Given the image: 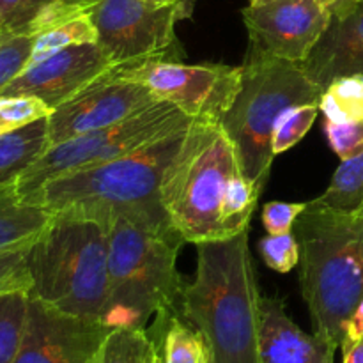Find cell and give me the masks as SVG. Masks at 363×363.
<instances>
[{
    "instance_id": "cell-5",
    "label": "cell",
    "mask_w": 363,
    "mask_h": 363,
    "mask_svg": "<svg viewBox=\"0 0 363 363\" xmlns=\"http://www.w3.org/2000/svg\"><path fill=\"white\" fill-rule=\"evenodd\" d=\"M184 243L177 230L142 227L124 216L110 225V298L101 323L110 330H145L149 319L177 314L183 279L177 252Z\"/></svg>"
},
{
    "instance_id": "cell-16",
    "label": "cell",
    "mask_w": 363,
    "mask_h": 363,
    "mask_svg": "<svg viewBox=\"0 0 363 363\" xmlns=\"http://www.w3.org/2000/svg\"><path fill=\"white\" fill-rule=\"evenodd\" d=\"M301 67L323 91L337 78L363 77V0L346 16L332 18Z\"/></svg>"
},
{
    "instance_id": "cell-40",
    "label": "cell",
    "mask_w": 363,
    "mask_h": 363,
    "mask_svg": "<svg viewBox=\"0 0 363 363\" xmlns=\"http://www.w3.org/2000/svg\"><path fill=\"white\" fill-rule=\"evenodd\" d=\"M360 215H363V209H362V213H360Z\"/></svg>"
},
{
    "instance_id": "cell-38",
    "label": "cell",
    "mask_w": 363,
    "mask_h": 363,
    "mask_svg": "<svg viewBox=\"0 0 363 363\" xmlns=\"http://www.w3.org/2000/svg\"><path fill=\"white\" fill-rule=\"evenodd\" d=\"M145 2H152V4H160V6H167V4H176L179 0H145Z\"/></svg>"
},
{
    "instance_id": "cell-10",
    "label": "cell",
    "mask_w": 363,
    "mask_h": 363,
    "mask_svg": "<svg viewBox=\"0 0 363 363\" xmlns=\"http://www.w3.org/2000/svg\"><path fill=\"white\" fill-rule=\"evenodd\" d=\"M116 77L144 84L158 101L177 106L194 121L222 123L243 84V66L183 60H138L116 64Z\"/></svg>"
},
{
    "instance_id": "cell-25",
    "label": "cell",
    "mask_w": 363,
    "mask_h": 363,
    "mask_svg": "<svg viewBox=\"0 0 363 363\" xmlns=\"http://www.w3.org/2000/svg\"><path fill=\"white\" fill-rule=\"evenodd\" d=\"M28 293L0 294V363H14L23 340L28 314Z\"/></svg>"
},
{
    "instance_id": "cell-21",
    "label": "cell",
    "mask_w": 363,
    "mask_h": 363,
    "mask_svg": "<svg viewBox=\"0 0 363 363\" xmlns=\"http://www.w3.org/2000/svg\"><path fill=\"white\" fill-rule=\"evenodd\" d=\"M92 2L94 0H27L16 23L13 25L11 35L35 38L48 28L87 13Z\"/></svg>"
},
{
    "instance_id": "cell-14",
    "label": "cell",
    "mask_w": 363,
    "mask_h": 363,
    "mask_svg": "<svg viewBox=\"0 0 363 363\" xmlns=\"http://www.w3.org/2000/svg\"><path fill=\"white\" fill-rule=\"evenodd\" d=\"M113 66L112 57L98 43L71 46L25 67L0 96H35L55 110Z\"/></svg>"
},
{
    "instance_id": "cell-11",
    "label": "cell",
    "mask_w": 363,
    "mask_h": 363,
    "mask_svg": "<svg viewBox=\"0 0 363 363\" xmlns=\"http://www.w3.org/2000/svg\"><path fill=\"white\" fill-rule=\"evenodd\" d=\"M248 53L301 64L332 21L323 0H250L241 9Z\"/></svg>"
},
{
    "instance_id": "cell-28",
    "label": "cell",
    "mask_w": 363,
    "mask_h": 363,
    "mask_svg": "<svg viewBox=\"0 0 363 363\" xmlns=\"http://www.w3.org/2000/svg\"><path fill=\"white\" fill-rule=\"evenodd\" d=\"M32 243L21 247L0 250V294L7 293H30L32 277L28 257H30Z\"/></svg>"
},
{
    "instance_id": "cell-17",
    "label": "cell",
    "mask_w": 363,
    "mask_h": 363,
    "mask_svg": "<svg viewBox=\"0 0 363 363\" xmlns=\"http://www.w3.org/2000/svg\"><path fill=\"white\" fill-rule=\"evenodd\" d=\"M52 218V211L20 197L16 181L0 186V250L35 241Z\"/></svg>"
},
{
    "instance_id": "cell-29",
    "label": "cell",
    "mask_w": 363,
    "mask_h": 363,
    "mask_svg": "<svg viewBox=\"0 0 363 363\" xmlns=\"http://www.w3.org/2000/svg\"><path fill=\"white\" fill-rule=\"evenodd\" d=\"M259 254L273 272L289 273L300 264V243L296 234H268L259 241Z\"/></svg>"
},
{
    "instance_id": "cell-6",
    "label": "cell",
    "mask_w": 363,
    "mask_h": 363,
    "mask_svg": "<svg viewBox=\"0 0 363 363\" xmlns=\"http://www.w3.org/2000/svg\"><path fill=\"white\" fill-rule=\"evenodd\" d=\"M240 172L236 149L222 124L194 121L162 181L163 208L184 241L227 240L222 209L227 188Z\"/></svg>"
},
{
    "instance_id": "cell-20",
    "label": "cell",
    "mask_w": 363,
    "mask_h": 363,
    "mask_svg": "<svg viewBox=\"0 0 363 363\" xmlns=\"http://www.w3.org/2000/svg\"><path fill=\"white\" fill-rule=\"evenodd\" d=\"M312 202L344 215H360L363 209V152L354 158L342 160L325 194Z\"/></svg>"
},
{
    "instance_id": "cell-1",
    "label": "cell",
    "mask_w": 363,
    "mask_h": 363,
    "mask_svg": "<svg viewBox=\"0 0 363 363\" xmlns=\"http://www.w3.org/2000/svg\"><path fill=\"white\" fill-rule=\"evenodd\" d=\"M195 247L197 272L184 284L177 314L206 337L211 363H259L262 298L248 229Z\"/></svg>"
},
{
    "instance_id": "cell-31",
    "label": "cell",
    "mask_w": 363,
    "mask_h": 363,
    "mask_svg": "<svg viewBox=\"0 0 363 363\" xmlns=\"http://www.w3.org/2000/svg\"><path fill=\"white\" fill-rule=\"evenodd\" d=\"M326 138L330 147L342 160L354 158L363 152V121L362 123H326Z\"/></svg>"
},
{
    "instance_id": "cell-36",
    "label": "cell",
    "mask_w": 363,
    "mask_h": 363,
    "mask_svg": "<svg viewBox=\"0 0 363 363\" xmlns=\"http://www.w3.org/2000/svg\"><path fill=\"white\" fill-rule=\"evenodd\" d=\"M342 363H363V339L342 347Z\"/></svg>"
},
{
    "instance_id": "cell-2",
    "label": "cell",
    "mask_w": 363,
    "mask_h": 363,
    "mask_svg": "<svg viewBox=\"0 0 363 363\" xmlns=\"http://www.w3.org/2000/svg\"><path fill=\"white\" fill-rule=\"evenodd\" d=\"M186 130L112 162L55 177L25 202L43 206L53 215L82 216L110 225L113 218L124 216L149 229L176 230L163 208L162 181Z\"/></svg>"
},
{
    "instance_id": "cell-32",
    "label": "cell",
    "mask_w": 363,
    "mask_h": 363,
    "mask_svg": "<svg viewBox=\"0 0 363 363\" xmlns=\"http://www.w3.org/2000/svg\"><path fill=\"white\" fill-rule=\"evenodd\" d=\"M307 202L273 201L262 208V225L268 234L293 233L298 216L305 211Z\"/></svg>"
},
{
    "instance_id": "cell-7",
    "label": "cell",
    "mask_w": 363,
    "mask_h": 363,
    "mask_svg": "<svg viewBox=\"0 0 363 363\" xmlns=\"http://www.w3.org/2000/svg\"><path fill=\"white\" fill-rule=\"evenodd\" d=\"M323 89L301 64L247 53L243 84L222 128L236 149L243 176L259 195L268 184L273 165V131L286 112L321 99Z\"/></svg>"
},
{
    "instance_id": "cell-3",
    "label": "cell",
    "mask_w": 363,
    "mask_h": 363,
    "mask_svg": "<svg viewBox=\"0 0 363 363\" xmlns=\"http://www.w3.org/2000/svg\"><path fill=\"white\" fill-rule=\"evenodd\" d=\"M300 243V287L315 335L339 350L363 298V215L307 202L294 223Z\"/></svg>"
},
{
    "instance_id": "cell-33",
    "label": "cell",
    "mask_w": 363,
    "mask_h": 363,
    "mask_svg": "<svg viewBox=\"0 0 363 363\" xmlns=\"http://www.w3.org/2000/svg\"><path fill=\"white\" fill-rule=\"evenodd\" d=\"M27 0H0V35L9 38Z\"/></svg>"
},
{
    "instance_id": "cell-27",
    "label": "cell",
    "mask_w": 363,
    "mask_h": 363,
    "mask_svg": "<svg viewBox=\"0 0 363 363\" xmlns=\"http://www.w3.org/2000/svg\"><path fill=\"white\" fill-rule=\"evenodd\" d=\"M318 112V103H311V105L294 106L289 112L284 113L282 119L277 124L275 131H273V155H282L287 149L301 142V138L308 133V130L314 124Z\"/></svg>"
},
{
    "instance_id": "cell-8",
    "label": "cell",
    "mask_w": 363,
    "mask_h": 363,
    "mask_svg": "<svg viewBox=\"0 0 363 363\" xmlns=\"http://www.w3.org/2000/svg\"><path fill=\"white\" fill-rule=\"evenodd\" d=\"M191 123L194 119L177 106L158 101L112 126L50 145L16 179L18 194L25 201L55 177L101 165L147 147L169 135L186 130Z\"/></svg>"
},
{
    "instance_id": "cell-15",
    "label": "cell",
    "mask_w": 363,
    "mask_h": 363,
    "mask_svg": "<svg viewBox=\"0 0 363 363\" xmlns=\"http://www.w3.org/2000/svg\"><path fill=\"white\" fill-rule=\"evenodd\" d=\"M337 347L307 333L289 318L280 298H262L259 363H335Z\"/></svg>"
},
{
    "instance_id": "cell-37",
    "label": "cell",
    "mask_w": 363,
    "mask_h": 363,
    "mask_svg": "<svg viewBox=\"0 0 363 363\" xmlns=\"http://www.w3.org/2000/svg\"><path fill=\"white\" fill-rule=\"evenodd\" d=\"M151 363H165V360H163V357H162V351H160V346L156 347L155 354H152Z\"/></svg>"
},
{
    "instance_id": "cell-34",
    "label": "cell",
    "mask_w": 363,
    "mask_h": 363,
    "mask_svg": "<svg viewBox=\"0 0 363 363\" xmlns=\"http://www.w3.org/2000/svg\"><path fill=\"white\" fill-rule=\"evenodd\" d=\"M362 339H363V298L360 303H358V307L354 308L353 314H351L350 321H347L346 337H344V342L342 346H340V350H342V347L351 346V344L358 342V340Z\"/></svg>"
},
{
    "instance_id": "cell-13",
    "label": "cell",
    "mask_w": 363,
    "mask_h": 363,
    "mask_svg": "<svg viewBox=\"0 0 363 363\" xmlns=\"http://www.w3.org/2000/svg\"><path fill=\"white\" fill-rule=\"evenodd\" d=\"M110 332L98 319L77 318L30 298L14 363H91Z\"/></svg>"
},
{
    "instance_id": "cell-39",
    "label": "cell",
    "mask_w": 363,
    "mask_h": 363,
    "mask_svg": "<svg viewBox=\"0 0 363 363\" xmlns=\"http://www.w3.org/2000/svg\"><path fill=\"white\" fill-rule=\"evenodd\" d=\"M4 39H6V35H0V43H2Z\"/></svg>"
},
{
    "instance_id": "cell-26",
    "label": "cell",
    "mask_w": 363,
    "mask_h": 363,
    "mask_svg": "<svg viewBox=\"0 0 363 363\" xmlns=\"http://www.w3.org/2000/svg\"><path fill=\"white\" fill-rule=\"evenodd\" d=\"M52 108L35 96H0V137L46 119Z\"/></svg>"
},
{
    "instance_id": "cell-30",
    "label": "cell",
    "mask_w": 363,
    "mask_h": 363,
    "mask_svg": "<svg viewBox=\"0 0 363 363\" xmlns=\"http://www.w3.org/2000/svg\"><path fill=\"white\" fill-rule=\"evenodd\" d=\"M32 46V35H9L0 43V91L27 67Z\"/></svg>"
},
{
    "instance_id": "cell-4",
    "label": "cell",
    "mask_w": 363,
    "mask_h": 363,
    "mask_svg": "<svg viewBox=\"0 0 363 363\" xmlns=\"http://www.w3.org/2000/svg\"><path fill=\"white\" fill-rule=\"evenodd\" d=\"M110 223L53 215L30 248L28 296L77 318L101 321L110 298Z\"/></svg>"
},
{
    "instance_id": "cell-35",
    "label": "cell",
    "mask_w": 363,
    "mask_h": 363,
    "mask_svg": "<svg viewBox=\"0 0 363 363\" xmlns=\"http://www.w3.org/2000/svg\"><path fill=\"white\" fill-rule=\"evenodd\" d=\"M332 13V18H342L350 14L362 0H323Z\"/></svg>"
},
{
    "instance_id": "cell-9",
    "label": "cell",
    "mask_w": 363,
    "mask_h": 363,
    "mask_svg": "<svg viewBox=\"0 0 363 363\" xmlns=\"http://www.w3.org/2000/svg\"><path fill=\"white\" fill-rule=\"evenodd\" d=\"M195 0L176 4L145 0H94L87 13L98 30V45L116 64L138 60H183L176 23L194 14Z\"/></svg>"
},
{
    "instance_id": "cell-18",
    "label": "cell",
    "mask_w": 363,
    "mask_h": 363,
    "mask_svg": "<svg viewBox=\"0 0 363 363\" xmlns=\"http://www.w3.org/2000/svg\"><path fill=\"white\" fill-rule=\"evenodd\" d=\"M50 147L48 117L0 137V186L14 183Z\"/></svg>"
},
{
    "instance_id": "cell-22",
    "label": "cell",
    "mask_w": 363,
    "mask_h": 363,
    "mask_svg": "<svg viewBox=\"0 0 363 363\" xmlns=\"http://www.w3.org/2000/svg\"><path fill=\"white\" fill-rule=\"evenodd\" d=\"M87 43H98V30H96L89 13H84L35 35L32 55L27 66L41 62L46 57L71 48V46L87 45Z\"/></svg>"
},
{
    "instance_id": "cell-12",
    "label": "cell",
    "mask_w": 363,
    "mask_h": 363,
    "mask_svg": "<svg viewBox=\"0 0 363 363\" xmlns=\"http://www.w3.org/2000/svg\"><path fill=\"white\" fill-rule=\"evenodd\" d=\"M158 103L140 82L126 80L106 71L48 117L50 145L121 123Z\"/></svg>"
},
{
    "instance_id": "cell-19",
    "label": "cell",
    "mask_w": 363,
    "mask_h": 363,
    "mask_svg": "<svg viewBox=\"0 0 363 363\" xmlns=\"http://www.w3.org/2000/svg\"><path fill=\"white\" fill-rule=\"evenodd\" d=\"M151 339L160 346L165 363H211L206 337L179 314L156 319V333Z\"/></svg>"
},
{
    "instance_id": "cell-23",
    "label": "cell",
    "mask_w": 363,
    "mask_h": 363,
    "mask_svg": "<svg viewBox=\"0 0 363 363\" xmlns=\"http://www.w3.org/2000/svg\"><path fill=\"white\" fill-rule=\"evenodd\" d=\"M319 112L326 123H362L363 121V77H342L323 91Z\"/></svg>"
},
{
    "instance_id": "cell-24",
    "label": "cell",
    "mask_w": 363,
    "mask_h": 363,
    "mask_svg": "<svg viewBox=\"0 0 363 363\" xmlns=\"http://www.w3.org/2000/svg\"><path fill=\"white\" fill-rule=\"evenodd\" d=\"M156 347L147 330L117 328L106 335L91 363H151Z\"/></svg>"
},
{
    "instance_id": "cell-41",
    "label": "cell",
    "mask_w": 363,
    "mask_h": 363,
    "mask_svg": "<svg viewBox=\"0 0 363 363\" xmlns=\"http://www.w3.org/2000/svg\"><path fill=\"white\" fill-rule=\"evenodd\" d=\"M195 2H197V0H195Z\"/></svg>"
}]
</instances>
